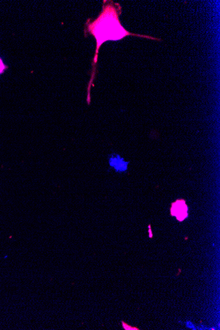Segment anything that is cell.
I'll return each mask as SVG.
<instances>
[{"instance_id": "1", "label": "cell", "mask_w": 220, "mask_h": 330, "mask_svg": "<svg viewBox=\"0 0 220 330\" xmlns=\"http://www.w3.org/2000/svg\"><path fill=\"white\" fill-rule=\"evenodd\" d=\"M118 5V4H113V3H109L108 4L104 3L102 11L98 18L93 22L87 23L88 31L93 35L96 40V50L93 64L94 67L98 60L99 49L105 42L109 40H120L127 36H134L159 40V39L156 38L133 34L126 30L119 20V17L121 14V7L119 5L118 8H117Z\"/></svg>"}, {"instance_id": "2", "label": "cell", "mask_w": 220, "mask_h": 330, "mask_svg": "<svg viewBox=\"0 0 220 330\" xmlns=\"http://www.w3.org/2000/svg\"><path fill=\"white\" fill-rule=\"evenodd\" d=\"M109 164L117 172H124L128 167V163L118 154H112L109 156Z\"/></svg>"}, {"instance_id": "3", "label": "cell", "mask_w": 220, "mask_h": 330, "mask_svg": "<svg viewBox=\"0 0 220 330\" xmlns=\"http://www.w3.org/2000/svg\"><path fill=\"white\" fill-rule=\"evenodd\" d=\"M187 208L184 202L178 201L173 204L171 212L172 215L175 216L179 220H183L187 216Z\"/></svg>"}, {"instance_id": "4", "label": "cell", "mask_w": 220, "mask_h": 330, "mask_svg": "<svg viewBox=\"0 0 220 330\" xmlns=\"http://www.w3.org/2000/svg\"><path fill=\"white\" fill-rule=\"evenodd\" d=\"M6 69H7V67L5 66L4 64H3L2 59L0 58V75L2 74Z\"/></svg>"}]
</instances>
